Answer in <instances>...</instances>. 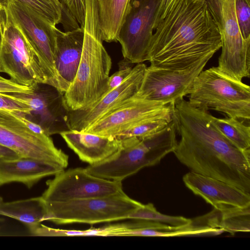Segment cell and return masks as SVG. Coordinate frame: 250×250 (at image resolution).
Listing matches in <instances>:
<instances>
[{"mask_svg":"<svg viewBox=\"0 0 250 250\" xmlns=\"http://www.w3.org/2000/svg\"><path fill=\"white\" fill-rule=\"evenodd\" d=\"M210 115L184 99L173 104L172 121L180 136L173 153L191 171L250 193V149L235 146L213 125Z\"/></svg>","mask_w":250,"mask_h":250,"instance_id":"1","label":"cell"},{"mask_svg":"<svg viewBox=\"0 0 250 250\" xmlns=\"http://www.w3.org/2000/svg\"><path fill=\"white\" fill-rule=\"evenodd\" d=\"M154 31L147 56L153 68L188 69L209 60L221 47L220 33L206 0H172Z\"/></svg>","mask_w":250,"mask_h":250,"instance_id":"2","label":"cell"},{"mask_svg":"<svg viewBox=\"0 0 250 250\" xmlns=\"http://www.w3.org/2000/svg\"><path fill=\"white\" fill-rule=\"evenodd\" d=\"M85 5L82 56L75 77L63 94L69 111L85 108L103 95L112 66L103 43L97 0H85Z\"/></svg>","mask_w":250,"mask_h":250,"instance_id":"3","label":"cell"},{"mask_svg":"<svg viewBox=\"0 0 250 250\" xmlns=\"http://www.w3.org/2000/svg\"><path fill=\"white\" fill-rule=\"evenodd\" d=\"M171 121L162 130L149 136L119 139L121 147L104 161L85 168L91 174L102 178L122 181L141 169L159 164L173 152L178 141Z\"/></svg>","mask_w":250,"mask_h":250,"instance_id":"4","label":"cell"},{"mask_svg":"<svg viewBox=\"0 0 250 250\" xmlns=\"http://www.w3.org/2000/svg\"><path fill=\"white\" fill-rule=\"evenodd\" d=\"M189 103L205 110L213 109L228 117L249 122L250 87L211 67L195 79L188 94Z\"/></svg>","mask_w":250,"mask_h":250,"instance_id":"5","label":"cell"},{"mask_svg":"<svg viewBox=\"0 0 250 250\" xmlns=\"http://www.w3.org/2000/svg\"><path fill=\"white\" fill-rule=\"evenodd\" d=\"M44 202V221L57 224L93 225L128 219L129 214L142 204L125 192L81 200Z\"/></svg>","mask_w":250,"mask_h":250,"instance_id":"6","label":"cell"},{"mask_svg":"<svg viewBox=\"0 0 250 250\" xmlns=\"http://www.w3.org/2000/svg\"><path fill=\"white\" fill-rule=\"evenodd\" d=\"M0 72L8 74L17 83L30 87L46 84L37 53L6 10L0 24Z\"/></svg>","mask_w":250,"mask_h":250,"instance_id":"7","label":"cell"},{"mask_svg":"<svg viewBox=\"0 0 250 250\" xmlns=\"http://www.w3.org/2000/svg\"><path fill=\"white\" fill-rule=\"evenodd\" d=\"M221 41L218 69L242 81L250 75V39L245 40L235 15L234 0H206Z\"/></svg>","mask_w":250,"mask_h":250,"instance_id":"8","label":"cell"},{"mask_svg":"<svg viewBox=\"0 0 250 250\" xmlns=\"http://www.w3.org/2000/svg\"><path fill=\"white\" fill-rule=\"evenodd\" d=\"M5 10L37 53L46 84L60 91L59 78L55 65L56 26L17 0H9Z\"/></svg>","mask_w":250,"mask_h":250,"instance_id":"9","label":"cell"},{"mask_svg":"<svg viewBox=\"0 0 250 250\" xmlns=\"http://www.w3.org/2000/svg\"><path fill=\"white\" fill-rule=\"evenodd\" d=\"M17 113L0 109V145L19 157L41 160L65 169L68 164V156L56 147L49 136L29 129Z\"/></svg>","mask_w":250,"mask_h":250,"instance_id":"10","label":"cell"},{"mask_svg":"<svg viewBox=\"0 0 250 250\" xmlns=\"http://www.w3.org/2000/svg\"><path fill=\"white\" fill-rule=\"evenodd\" d=\"M41 197L45 202H64L104 197L124 192L122 181L102 178L85 168L62 170L46 182Z\"/></svg>","mask_w":250,"mask_h":250,"instance_id":"11","label":"cell"},{"mask_svg":"<svg viewBox=\"0 0 250 250\" xmlns=\"http://www.w3.org/2000/svg\"><path fill=\"white\" fill-rule=\"evenodd\" d=\"M161 0H130L127 12L118 38L125 60L128 63L147 61Z\"/></svg>","mask_w":250,"mask_h":250,"instance_id":"12","label":"cell"},{"mask_svg":"<svg viewBox=\"0 0 250 250\" xmlns=\"http://www.w3.org/2000/svg\"><path fill=\"white\" fill-rule=\"evenodd\" d=\"M208 61L203 60L193 67L181 70L146 67L135 96L167 104L179 101L189 94L195 79Z\"/></svg>","mask_w":250,"mask_h":250,"instance_id":"13","label":"cell"},{"mask_svg":"<svg viewBox=\"0 0 250 250\" xmlns=\"http://www.w3.org/2000/svg\"><path fill=\"white\" fill-rule=\"evenodd\" d=\"M172 104L147 100L135 95L113 108L83 131L115 137L142 121L171 116Z\"/></svg>","mask_w":250,"mask_h":250,"instance_id":"14","label":"cell"},{"mask_svg":"<svg viewBox=\"0 0 250 250\" xmlns=\"http://www.w3.org/2000/svg\"><path fill=\"white\" fill-rule=\"evenodd\" d=\"M6 97L28 105L31 109L32 121L40 125L45 134L50 136L69 130V110L63 93L56 88L45 83H39L31 94L3 93Z\"/></svg>","mask_w":250,"mask_h":250,"instance_id":"15","label":"cell"},{"mask_svg":"<svg viewBox=\"0 0 250 250\" xmlns=\"http://www.w3.org/2000/svg\"><path fill=\"white\" fill-rule=\"evenodd\" d=\"M146 68L145 64L137 63L120 85L95 103L84 109L69 111V129L84 131L113 108L134 96L140 87Z\"/></svg>","mask_w":250,"mask_h":250,"instance_id":"16","label":"cell"},{"mask_svg":"<svg viewBox=\"0 0 250 250\" xmlns=\"http://www.w3.org/2000/svg\"><path fill=\"white\" fill-rule=\"evenodd\" d=\"M183 181L195 195L218 210L250 206V193L222 181L192 171L184 175Z\"/></svg>","mask_w":250,"mask_h":250,"instance_id":"17","label":"cell"},{"mask_svg":"<svg viewBox=\"0 0 250 250\" xmlns=\"http://www.w3.org/2000/svg\"><path fill=\"white\" fill-rule=\"evenodd\" d=\"M83 36V29L81 27L64 32L56 29L55 65L60 91L63 94L75 77L82 56Z\"/></svg>","mask_w":250,"mask_h":250,"instance_id":"18","label":"cell"},{"mask_svg":"<svg viewBox=\"0 0 250 250\" xmlns=\"http://www.w3.org/2000/svg\"><path fill=\"white\" fill-rule=\"evenodd\" d=\"M64 169L39 159L19 157L0 159V186L20 183L31 188L42 178L55 175Z\"/></svg>","mask_w":250,"mask_h":250,"instance_id":"19","label":"cell"},{"mask_svg":"<svg viewBox=\"0 0 250 250\" xmlns=\"http://www.w3.org/2000/svg\"><path fill=\"white\" fill-rule=\"evenodd\" d=\"M60 134L79 159L89 165L104 161L121 146V140L112 136H101L73 129Z\"/></svg>","mask_w":250,"mask_h":250,"instance_id":"20","label":"cell"},{"mask_svg":"<svg viewBox=\"0 0 250 250\" xmlns=\"http://www.w3.org/2000/svg\"><path fill=\"white\" fill-rule=\"evenodd\" d=\"M45 214L44 202L41 196L0 204V215L21 222L31 233L44 221Z\"/></svg>","mask_w":250,"mask_h":250,"instance_id":"21","label":"cell"},{"mask_svg":"<svg viewBox=\"0 0 250 250\" xmlns=\"http://www.w3.org/2000/svg\"><path fill=\"white\" fill-rule=\"evenodd\" d=\"M130 0H97L103 41L117 42L121 27L127 12Z\"/></svg>","mask_w":250,"mask_h":250,"instance_id":"22","label":"cell"},{"mask_svg":"<svg viewBox=\"0 0 250 250\" xmlns=\"http://www.w3.org/2000/svg\"><path fill=\"white\" fill-rule=\"evenodd\" d=\"M212 124L227 139L240 149L250 148V127L243 121L227 116L218 118L210 115Z\"/></svg>","mask_w":250,"mask_h":250,"instance_id":"23","label":"cell"},{"mask_svg":"<svg viewBox=\"0 0 250 250\" xmlns=\"http://www.w3.org/2000/svg\"><path fill=\"white\" fill-rule=\"evenodd\" d=\"M217 227L224 231L232 234L237 232H249L250 206L225 211L218 210Z\"/></svg>","mask_w":250,"mask_h":250,"instance_id":"24","label":"cell"},{"mask_svg":"<svg viewBox=\"0 0 250 250\" xmlns=\"http://www.w3.org/2000/svg\"><path fill=\"white\" fill-rule=\"evenodd\" d=\"M145 220L167 224L174 227L190 225L192 220L183 216H170L163 214L156 209L151 203L142 204L133 210L128 219Z\"/></svg>","mask_w":250,"mask_h":250,"instance_id":"25","label":"cell"},{"mask_svg":"<svg viewBox=\"0 0 250 250\" xmlns=\"http://www.w3.org/2000/svg\"><path fill=\"white\" fill-rule=\"evenodd\" d=\"M172 121L171 116H161L142 121L122 131L115 137L118 139L136 137L143 138L162 130Z\"/></svg>","mask_w":250,"mask_h":250,"instance_id":"26","label":"cell"},{"mask_svg":"<svg viewBox=\"0 0 250 250\" xmlns=\"http://www.w3.org/2000/svg\"><path fill=\"white\" fill-rule=\"evenodd\" d=\"M29 6L54 25L62 22V5L59 0H17Z\"/></svg>","mask_w":250,"mask_h":250,"instance_id":"27","label":"cell"},{"mask_svg":"<svg viewBox=\"0 0 250 250\" xmlns=\"http://www.w3.org/2000/svg\"><path fill=\"white\" fill-rule=\"evenodd\" d=\"M235 15L241 34L250 39V0H234Z\"/></svg>","mask_w":250,"mask_h":250,"instance_id":"28","label":"cell"},{"mask_svg":"<svg viewBox=\"0 0 250 250\" xmlns=\"http://www.w3.org/2000/svg\"><path fill=\"white\" fill-rule=\"evenodd\" d=\"M62 5L71 13L75 20L83 27L85 14V0H59Z\"/></svg>","mask_w":250,"mask_h":250,"instance_id":"29","label":"cell"},{"mask_svg":"<svg viewBox=\"0 0 250 250\" xmlns=\"http://www.w3.org/2000/svg\"><path fill=\"white\" fill-rule=\"evenodd\" d=\"M0 109H5L24 114L26 117L31 114V109L26 104L11 99L0 93Z\"/></svg>","mask_w":250,"mask_h":250,"instance_id":"30","label":"cell"},{"mask_svg":"<svg viewBox=\"0 0 250 250\" xmlns=\"http://www.w3.org/2000/svg\"><path fill=\"white\" fill-rule=\"evenodd\" d=\"M132 68L127 64H123V63L120 65L119 69L109 77L105 91L103 95L120 85L129 75Z\"/></svg>","mask_w":250,"mask_h":250,"instance_id":"31","label":"cell"},{"mask_svg":"<svg viewBox=\"0 0 250 250\" xmlns=\"http://www.w3.org/2000/svg\"><path fill=\"white\" fill-rule=\"evenodd\" d=\"M35 87L22 85L11 79H7L0 75V93L31 94L34 92Z\"/></svg>","mask_w":250,"mask_h":250,"instance_id":"32","label":"cell"},{"mask_svg":"<svg viewBox=\"0 0 250 250\" xmlns=\"http://www.w3.org/2000/svg\"><path fill=\"white\" fill-rule=\"evenodd\" d=\"M172 0H161L160 5L157 12L153 30H154L159 23L164 19L166 16L168 8Z\"/></svg>","mask_w":250,"mask_h":250,"instance_id":"33","label":"cell"},{"mask_svg":"<svg viewBox=\"0 0 250 250\" xmlns=\"http://www.w3.org/2000/svg\"><path fill=\"white\" fill-rule=\"evenodd\" d=\"M17 114L19 119L33 132L39 134H45L43 129L40 125L28 119L24 114L19 113H17Z\"/></svg>","mask_w":250,"mask_h":250,"instance_id":"34","label":"cell"},{"mask_svg":"<svg viewBox=\"0 0 250 250\" xmlns=\"http://www.w3.org/2000/svg\"><path fill=\"white\" fill-rule=\"evenodd\" d=\"M19 157V155L12 150L0 145V159L14 158Z\"/></svg>","mask_w":250,"mask_h":250,"instance_id":"35","label":"cell"},{"mask_svg":"<svg viewBox=\"0 0 250 250\" xmlns=\"http://www.w3.org/2000/svg\"><path fill=\"white\" fill-rule=\"evenodd\" d=\"M9 0H0V24L4 15L6 6Z\"/></svg>","mask_w":250,"mask_h":250,"instance_id":"36","label":"cell"},{"mask_svg":"<svg viewBox=\"0 0 250 250\" xmlns=\"http://www.w3.org/2000/svg\"><path fill=\"white\" fill-rule=\"evenodd\" d=\"M3 201V199L0 196V204H1V203H2Z\"/></svg>","mask_w":250,"mask_h":250,"instance_id":"37","label":"cell"}]
</instances>
